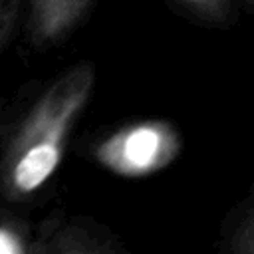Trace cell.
<instances>
[{"label":"cell","instance_id":"1","mask_svg":"<svg viewBox=\"0 0 254 254\" xmlns=\"http://www.w3.org/2000/svg\"><path fill=\"white\" fill-rule=\"evenodd\" d=\"M93 83V67L79 64L56 79L36 101L2 161L0 179L6 196L24 198L56 173Z\"/></svg>","mask_w":254,"mask_h":254},{"label":"cell","instance_id":"2","mask_svg":"<svg viewBox=\"0 0 254 254\" xmlns=\"http://www.w3.org/2000/svg\"><path fill=\"white\" fill-rule=\"evenodd\" d=\"M179 129L163 119H145L123 125L95 147V161L107 171L141 179L169 167L181 153Z\"/></svg>","mask_w":254,"mask_h":254},{"label":"cell","instance_id":"3","mask_svg":"<svg viewBox=\"0 0 254 254\" xmlns=\"http://www.w3.org/2000/svg\"><path fill=\"white\" fill-rule=\"evenodd\" d=\"M91 0H30V28L36 42H52L65 34Z\"/></svg>","mask_w":254,"mask_h":254},{"label":"cell","instance_id":"4","mask_svg":"<svg viewBox=\"0 0 254 254\" xmlns=\"http://www.w3.org/2000/svg\"><path fill=\"white\" fill-rule=\"evenodd\" d=\"M230 248L240 254H254V204L236 226L230 238Z\"/></svg>","mask_w":254,"mask_h":254},{"label":"cell","instance_id":"5","mask_svg":"<svg viewBox=\"0 0 254 254\" xmlns=\"http://www.w3.org/2000/svg\"><path fill=\"white\" fill-rule=\"evenodd\" d=\"M181 2H185L196 14L204 18H214V20L226 18L228 6H230V0H181Z\"/></svg>","mask_w":254,"mask_h":254},{"label":"cell","instance_id":"6","mask_svg":"<svg viewBox=\"0 0 254 254\" xmlns=\"http://www.w3.org/2000/svg\"><path fill=\"white\" fill-rule=\"evenodd\" d=\"M24 248L26 246H24L22 238L14 230L0 226V252H22Z\"/></svg>","mask_w":254,"mask_h":254},{"label":"cell","instance_id":"7","mask_svg":"<svg viewBox=\"0 0 254 254\" xmlns=\"http://www.w3.org/2000/svg\"><path fill=\"white\" fill-rule=\"evenodd\" d=\"M12 16H14V10L8 8V4L0 2V42L4 40V36L8 32V26L12 22Z\"/></svg>","mask_w":254,"mask_h":254},{"label":"cell","instance_id":"8","mask_svg":"<svg viewBox=\"0 0 254 254\" xmlns=\"http://www.w3.org/2000/svg\"><path fill=\"white\" fill-rule=\"evenodd\" d=\"M246 2H248V4H250V6L254 8V0H246Z\"/></svg>","mask_w":254,"mask_h":254}]
</instances>
